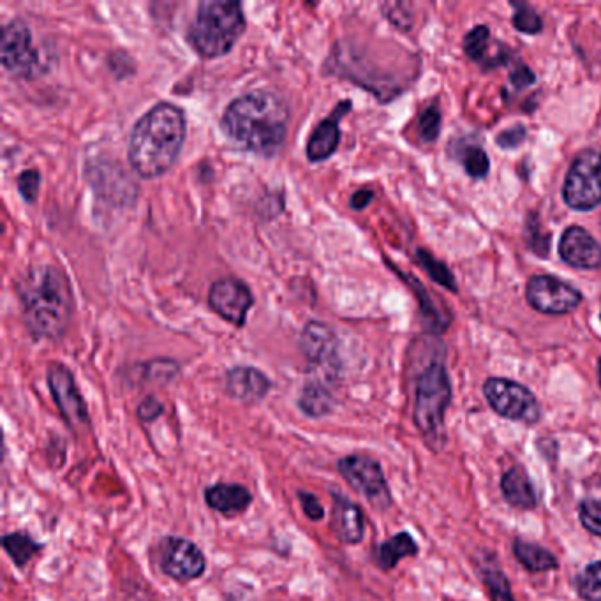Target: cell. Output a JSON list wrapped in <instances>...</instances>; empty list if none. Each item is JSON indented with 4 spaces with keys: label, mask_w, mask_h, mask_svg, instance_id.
Segmentation results:
<instances>
[{
    "label": "cell",
    "mask_w": 601,
    "mask_h": 601,
    "mask_svg": "<svg viewBox=\"0 0 601 601\" xmlns=\"http://www.w3.org/2000/svg\"><path fill=\"white\" fill-rule=\"evenodd\" d=\"M290 122V108L270 90H253L233 99L223 113L221 126L240 149L272 157L281 150Z\"/></svg>",
    "instance_id": "6da1fadb"
},
{
    "label": "cell",
    "mask_w": 601,
    "mask_h": 601,
    "mask_svg": "<svg viewBox=\"0 0 601 601\" xmlns=\"http://www.w3.org/2000/svg\"><path fill=\"white\" fill-rule=\"evenodd\" d=\"M22 316L34 339L59 341L73 314V290L55 265H36L18 282Z\"/></svg>",
    "instance_id": "7a4b0ae2"
},
{
    "label": "cell",
    "mask_w": 601,
    "mask_h": 601,
    "mask_svg": "<svg viewBox=\"0 0 601 601\" xmlns=\"http://www.w3.org/2000/svg\"><path fill=\"white\" fill-rule=\"evenodd\" d=\"M186 140V117L179 106L159 103L133 127L127 157L141 179H157L171 170Z\"/></svg>",
    "instance_id": "3957f363"
},
{
    "label": "cell",
    "mask_w": 601,
    "mask_h": 601,
    "mask_svg": "<svg viewBox=\"0 0 601 601\" xmlns=\"http://www.w3.org/2000/svg\"><path fill=\"white\" fill-rule=\"evenodd\" d=\"M244 30V9L238 2L203 0L196 9L187 39L203 59H219L231 52Z\"/></svg>",
    "instance_id": "277c9868"
},
{
    "label": "cell",
    "mask_w": 601,
    "mask_h": 601,
    "mask_svg": "<svg viewBox=\"0 0 601 601\" xmlns=\"http://www.w3.org/2000/svg\"><path fill=\"white\" fill-rule=\"evenodd\" d=\"M452 399V386L443 364H431L416 381L415 425L432 450L446 445L445 415Z\"/></svg>",
    "instance_id": "5b68a950"
},
{
    "label": "cell",
    "mask_w": 601,
    "mask_h": 601,
    "mask_svg": "<svg viewBox=\"0 0 601 601\" xmlns=\"http://www.w3.org/2000/svg\"><path fill=\"white\" fill-rule=\"evenodd\" d=\"M337 471L344 482L378 512H385L392 506V492L376 459L362 453H349L337 461Z\"/></svg>",
    "instance_id": "8992f818"
},
{
    "label": "cell",
    "mask_w": 601,
    "mask_h": 601,
    "mask_svg": "<svg viewBox=\"0 0 601 601\" xmlns=\"http://www.w3.org/2000/svg\"><path fill=\"white\" fill-rule=\"evenodd\" d=\"M564 203L573 210L587 212L601 203V154L584 150L575 157L563 186Z\"/></svg>",
    "instance_id": "52a82bcc"
},
{
    "label": "cell",
    "mask_w": 601,
    "mask_h": 601,
    "mask_svg": "<svg viewBox=\"0 0 601 601\" xmlns=\"http://www.w3.org/2000/svg\"><path fill=\"white\" fill-rule=\"evenodd\" d=\"M157 566L168 579L189 584L207 572V559L196 543L182 536H164L157 542Z\"/></svg>",
    "instance_id": "ba28073f"
},
{
    "label": "cell",
    "mask_w": 601,
    "mask_h": 601,
    "mask_svg": "<svg viewBox=\"0 0 601 601\" xmlns=\"http://www.w3.org/2000/svg\"><path fill=\"white\" fill-rule=\"evenodd\" d=\"M483 395L499 416L513 422H540L542 409L535 395L526 386L515 383L512 379L490 378L483 385Z\"/></svg>",
    "instance_id": "9c48e42d"
},
{
    "label": "cell",
    "mask_w": 601,
    "mask_h": 601,
    "mask_svg": "<svg viewBox=\"0 0 601 601\" xmlns=\"http://www.w3.org/2000/svg\"><path fill=\"white\" fill-rule=\"evenodd\" d=\"M0 57L4 69L16 78L29 80L43 69L38 48L32 41V32L22 20H11L2 27Z\"/></svg>",
    "instance_id": "30bf717a"
},
{
    "label": "cell",
    "mask_w": 601,
    "mask_h": 601,
    "mask_svg": "<svg viewBox=\"0 0 601 601\" xmlns=\"http://www.w3.org/2000/svg\"><path fill=\"white\" fill-rule=\"evenodd\" d=\"M46 381L52 394L53 402L59 409L62 420L75 434H83L90 429V415L87 402L76 385L73 372L66 365L50 364L46 371Z\"/></svg>",
    "instance_id": "8fae6325"
},
{
    "label": "cell",
    "mask_w": 601,
    "mask_h": 601,
    "mask_svg": "<svg viewBox=\"0 0 601 601\" xmlns=\"http://www.w3.org/2000/svg\"><path fill=\"white\" fill-rule=\"evenodd\" d=\"M529 305L543 314H568L582 302V293L552 275H533L527 282Z\"/></svg>",
    "instance_id": "7c38bea8"
},
{
    "label": "cell",
    "mask_w": 601,
    "mask_h": 601,
    "mask_svg": "<svg viewBox=\"0 0 601 601\" xmlns=\"http://www.w3.org/2000/svg\"><path fill=\"white\" fill-rule=\"evenodd\" d=\"M208 304L223 320L230 321L235 327H244L247 314L253 307L254 298L247 284L228 277V279H219L210 286Z\"/></svg>",
    "instance_id": "4fadbf2b"
},
{
    "label": "cell",
    "mask_w": 601,
    "mask_h": 601,
    "mask_svg": "<svg viewBox=\"0 0 601 601\" xmlns=\"http://www.w3.org/2000/svg\"><path fill=\"white\" fill-rule=\"evenodd\" d=\"M300 349L309 364L325 369L328 376L334 378L339 371L337 362V339L334 330L327 323L311 321L307 323L304 332L300 335Z\"/></svg>",
    "instance_id": "5bb4252c"
},
{
    "label": "cell",
    "mask_w": 601,
    "mask_h": 601,
    "mask_svg": "<svg viewBox=\"0 0 601 601\" xmlns=\"http://www.w3.org/2000/svg\"><path fill=\"white\" fill-rule=\"evenodd\" d=\"M224 390L233 401L242 404H258L272 390V381L265 372L251 365H237L224 376Z\"/></svg>",
    "instance_id": "9a60e30c"
},
{
    "label": "cell",
    "mask_w": 601,
    "mask_h": 601,
    "mask_svg": "<svg viewBox=\"0 0 601 601\" xmlns=\"http://www.w3.org/2000/svg\"><path fill=\"white\" fill-rule=\"evenodd\" d=\"M559 254L564 263L579 270H596L601 267V245L589 231L572 226L564 231L559 242Z\"/></svg>",
    "instance_id": "2e32d148"
},
{
    "label": "cell",
    "mask_w": 601,
    "mask_h": 601,
    "mask_svg": "<svg viewBox=\"0 0 601 601\" xmlns=\"http://www.w3.org/2000/svg\"><path fill=\"white\" fill-rule=\"evenodd\" d=\"M351 110L349 101H342L334 108V112L328 115L327 119L321 120L318 126L314 127L309 141H307V159L311 163H321L334 154L339 141H341V120L346 113Z\"/></svg>",
    "instance_id": "e0dca14e"
},
{
    "label": "cell",
    "mask_w": 601,
    "mask_h": 601,
    "mask_svg": "<svg viewBox=\"0 0 601 601\" xmlns=\"http://www.w3.org/2000/svg\"><path fill=\"white\" fill-rule=\"evenodd\" d=\"M205 505L224 519H235L244 515L253 506V492L240 483L219 482L208 485L203 492Z\"/></svg>",
    "instance_id": "ac0fdd59"
},
{
    "label": "cell",
    "mask_w": 601,
    "mask_h": 601,
    "mask_svg": "<svg viewBox=\"0 0 601 601\" xmlns=\"http://www.w3.org/2000/svg\"><path fill=\"white\" fill-rule=\"evenodd\" d=\"M330 527L335 538L344 545H358L365 536V519L362 508L351 499L332 492V517Z\"/></svg>",
    "instance_id": "d6986e66"
},
{
    "label": "cell",
    "mask_w": 601,
    "mask_h": 601,
    "mask_svg": "<svg viewBox=\"0 0 601 601\" xmlns=\"http://www.w3.org/2000/svg\"><path fill=\"white\" fill-rule=\"evenodd\" d=\"M501 492L508 505L519 510H533L538 498L535 487L522 468H512L501 478Z\"/></svg>",
    "instance_id": "ffe728a7"
},
{
    "label": "cell",
    "mask_w": 601,
    "mask_h": 601,
    "mask_svg": "<svg viewBox=\"0 0 601 601\" xmlns=\"http://www.w3.org/2000/svg\"><path fill=\"white\" fill-rule=\"evenodd\" d=\"M297 406L305 416L320 420L334 411L335 397L323 381H307L298 395Z\"/></svg>",
    "instance_id": "44dd1931"
},
{
    "label": "cell",
    "mask_w": 601,
    "mask_h": 601,
    "mask_svg": "<svg viewBox=\"0 0 601 601\" xmlns=\"http://www.w3.org/2000/svg\"><path fill=\"white\" fill-rule=\"evenodd\" d=\"M416 554H418V545L413 540V536L409 533H399L388 538L386 542L379 543L372 552V559L383 572H390L404 557H413Z\"/></svg>",
    "instance_id": "7402d4cb"
},
{
    "label": "cell",
    "mask_w": 601,
    "mask_h": 601,
    "mask_svg": "<svg viewBox=\"0 0 601 601\" xmlns=\"http://www.w3.org/2000/svg\"><path fill=\"white\" fill-rule=\"evenodd\" d=\"M2 549L6 550V554H8L16 568H25L34 557L38 556L41 550L45 549V545L36 542L27 533L16 531V533H8V535L2 536Z\"/></svg>",
    "instance_id": "603a6c76"
},
{
    "label": "cell",
    "mask_w": 601,
    "mask_h": 601,
    "mask_svg": "<svg viewBox=\"0 0 601 601\" xmlns=\"http://www.w3.org/2000/svg\"><path fill=\"white\" fill-rule=\"evenodd\" d=\"M513 554L526 570L533 573L549 572L557 568V559L552 552L536 543L517 540L513 543Z\"/></svg>",
    "instance_id": "cb8c5ba5"
},
{
    "label": "cell",
    "mask_w": 601,
    "mask_h": 601,
    "mask_svg": "<svg viewBox=\"0 0 601 601\" xmlns=\"http://www.w3.org/2000/svg\"><path fill=\"white\" fill-rule=\"evenodd\" d=\"M577 591L584 601H601V561L584 568L577 579Z\"/></svg>",
    "instance_id": "d4e9b609"
},
{
    "label": "cell",
    "mask_w": 601,
    "mask_h": 601,
    "mask_svg": "<svg viewBox=\"0 0 601 601\" xmlns=\"http://www.w3.org/2000/svg\"><path fill=\"white\" fill-rule=\"evenodd\" d=\"M418 260H420L422 267L427 270V274L431 275L434 281L441 284V286H445L450 291H457L453 274L448 270L445 263H441L432 254L425 253V251H418Z\"/></svg>",
    "instance_id": "484cf974"
},
{
    "label": "cell",
    "mask_w": 601,
    "mask_h": 601,
    "mask_svg": "<svg viewBox=\"0 0 601 601\" xmlns=\"http://www.w3.org/2000/svg\"><path fill=\"white\" fill-rule=\"evenodd\" d=\"M483 580L489 587L490 596L494 601H513L512 591H510V584L506 580L505 573L503 570H496V568H490L489 564L482 570Z\"/></svg>",
    "instance_id": "4316f807"
},
{
    "label": "cell",
    "mask_w": 601,
    "mask_h": 601,
    "mask_svg": "<svg viewBox=\"0 0 601 601\" xmlns=\"http://www.w3.org/2000/svg\"><path fill=\"white\" fill-rule=\"evenodd\" d=\"M143 371L145 379H149L150 383H170L171 379L179 374L180 367L177 362L168 358H157L143 365Z\"/></svg>",
    "instance_id": "83f0119b"
},
{
    "label": "cell",
    "mask_w": 601,
    "mask_h": 601,
    "mask_svg": "<svg viewBox=\"0 0 601 601\" xmlns=\"http://www.w3.org/2000/svg\"><path fill=\"white\" fill-rule=\"evenodd\" d=\"M513 25L522 34H538L543 29L542 18L538 16L535 9L529 8L526 4H517L515 6Z\"/></svg>",
    "instance_id": "f1b7e54d"
},
{
    "label": "cell",
    "mask_w": 601,
    "mask_h": 601,
    "mask_svg": "<svg viewBox=\"0 0 601 601\" xmlns=\"http://www.w3.org/2000/svg\"><path fill=\"white\" fill-rule=\"evenodd\" d=\"M462 163L468 171L469 177L483 179L489 173L490 161L487 154L480 147H468L462 154Z\"/></svg>",
    "instance_id": "f546056e"
},
{
    "label": "cell",
    "mask_w": 601,
    "mask_h": 601,
    "mask_svg": "<svg viewBox=\"0 0 601 601\" xmlns=\"http://www.w3.org/2000/svg\"><path fill=\"white\" fill-rule=\"evenodd\" d=\"M489 38V27L487 25H478L471 32H468V36L464 38V50H466L471 59H483V55L487 52Z\"/></svg>",
    "instance_id": "4dcf8cb0"
},
{
    "label": "cell",
    "mask_w": 601,
    "mask_h": 601,
    "mask_svg": "<svg viewBox=\"0 0 601 601\" xmlns=\"http://www.w3.org/2000/svg\"><path fill=\"white\" fill-rule=\"evenodd\" d=\"M580 524L586 527L591 535L601 536V503L587 499L579 506Z\"/></svg>",
    "instance_id": "1f68e13d"
},
{
    "label": "cell",
    "mask_w": 601,
    "mask_h": 601,
    "mask_svg": "<svg viewBox=\"0 0 601 601\" xmlns=\"http://www.w3.org/2000/svg\"><path fill=\"white\" fill-rule=\"evenodd\" d=\"M39 189H41V173L38 170H25L18 177V191L27 203L38 200Z\"/></svg>",
    "instance_id": "d6a6232c"
},
{
    "label": "cell",
    "mask_w": 601,
    "mask_h": 601,
    "mask_svg": "<svg viewBox=\"0 0 601 601\" xmlns=\"http://www.w3.org/2000/svg\"><path fill=\"white\" fill-rule=\"evenodd\" d=\"M418 126H420L418 129H420V136H422L423 140H436L439 134V127H441V115H439L438 108L436 106L427 108L422 113L420 120H418Z\"/></svg>",
    "instance_id": "836d02e7"
},
{
    "label": "cell",
    "mask_w": 601,
    "mask_h": 601,
    "mask_svg": "<svg viewBox=\"0 0 601 601\" xmlns=\"http://www.w3.org/2000/svg\"><path fill=\"white\" fill-rule=\"evenodd\" d=\"M298 501H300V508L304 512L305 517L311 520V522H321L325 519V508L320 503V499L316 498L312 492L307 490H298L297 492Z\"/></svg>",
    "instance_id": "e575fe53"
},
{
    "label": "cell",
    "mask_w": 601,
    "mask_h": 601,
    "mask_svg": "<svg viewBox=\"0 0 601 601\" xmlns=\"http://www.w3.org/2000/svg\"><path fill=\"white\" fill-rule=\"evenodd\" d=\"M163 413V402L157 401L154 395L145 397V399L140 402L138 409H136V416H138V420H140L141 423L156 422L157 418L163 415Z\"/></svg>",
    "instance_id": "d590c367"
},
{
    "label": "cell",
    "mask_w": 601,
    "mask_h": 601,
    "mask_svg": "<svg viewBox=\"0 0 601 601\" xmlns=\"http://www.w3.org/2000/svg\"><path fill=\"white\" fill-rule=\"evenodd\" d=\"M526 140V129L522 126L512 127L498 136V145L503 149H515Z\"/></svg>",
    "instance_id": "8d00e7d4"
},
{
    "label": "cell",
    "mask_w": 601,
    "mask_h": 601,
    "mask_svg": "<svg viewBox=\"0 0 601 601\" xmlns=\"http://www.w3.org/2000/svg\"><path fill=\"white\" fill-rule=\"evenodd\" d=\"M510 83H512L513 89H526V87L535 83V75H533V71H531L529 67L520 64V66L513 71L512 75H510Z\"/></svg>",
    "instance_id": "74e56055"
},
{
    "label": "cell",
    "mask_w": 601,
    "mask_h": 601,
    "mask_svg": "<svg viewBox=\"0 0 601 601\" xmlns=\"http://www.w3.org/2000/svg\"><path fill=\"white\" fill-rule=\"evenodd\" d=\"M372 198H374L372 191H369V189H360V191L353 194V198H351V207L355 208V210H364V208L371 203Z\"/></svg>",
    "instance_id": "f35d334b"
},
{
    "label": "cell",
    "mask_w": 601,
    "mask_h": 601,
    "mask_svg": "<svg viewBox=\"0 0 601 601\" xmlns=\"http://www.w3.org/2000/svg\"><path fill=\"white\" fill-rule=\"evenodd\" d=\"M224 601H244L242 600V598H240V596H233V594H230V596H228V598H226V600Z\"/></svg>",
    "instance_id": "ab89813d"
},
{
    "label": "cell",
    "mask_w": 601,
    "mask_h": 601,
    "mask_svg": "<svg viewBox=\"0 0 601 601\" xmlns=\"http://www.w3.org/2000/svg\"><path fill=\"white\" fill-rule=\"evenodd\" d=\"M598 379H600V386H601V358H600V364H598Z\"/></svg>",
    "instance_id": "60d3db41"
}]
</instances>
